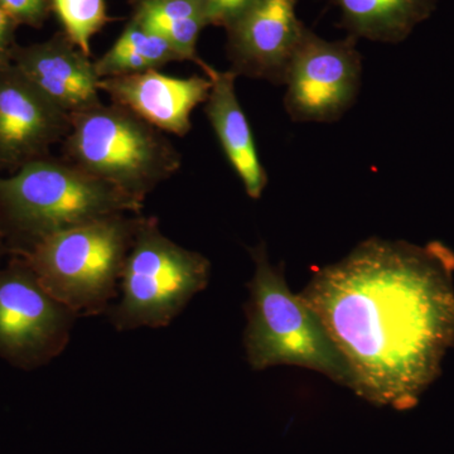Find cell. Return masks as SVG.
<instances>
[{
	"label": "cell",
	"instance_id": "cell-17",
	"mask_svg": "<svg viewBox=\"0 0 454 454\" xmlns=\"http://www.w3.org/2000/svg\"><path fill=\"white\" fill-rule=\"evenodd\" d=\"M64 33L74 46L91 57V40L109 23L106 0H49Z\"/></svg>",
	"mask_w": 454,
	"mask_h": 454
},
{
	"label": "cell",
	"instance_id": "cell-21",
	"mask_svg": "<svg viewBox=\"0 0 454 454\" xmlns=\"http://www.w3.org/2000/svg\"><path fill=\"white\" fill-rule=\"evenodd\" d=\"M5 247H7V243H5L4 235H3V232L0 231V255H2V253L4 252Z\"/></svg>",
	"mask_w": 454,
	"mask_h": 454
},
{
	"label": "cell",
	"instance_id": "cell-7",
	"mask_svg": "<svg viewBox=\"0 0 454 454\" xmlns=\"http://www.w3.org/2000/svg\"><path fill=\"white\" fill-rule=\"evenodd\" d=\"M76 318L22 260L0 270V357L12 365L31 370L59 356Z\"/></svg>",
	"mask_w": 454,
	"mask_h": 454
},
{
	"label": "cell",
	"instance_id": "cell-6",
	"mask_svg": "<svg viewBox=\"0 0 454 454\" xmlns=\"http://www.w3.org/2000/svg\"><path fill=\"white\" fill-rule=\"evenodd\" d=\"M210 276V260L167 238L154 217H143L122 270L121 300L107 309L110 322L118 331L167 327Z\"/></svg>",
	"mask_w": 454,
	"mask_h": 454
},
{
	"label": "cell",
	"instance_id": "cell-2",
	"mask_svg": "<svg viewBox=\"0 0 454 454\" xmlns=\"http://www.w3.org/2000/svg\"><path fill=\"white\" fill-rule=\"evenodd\" d=\"M142 210V202L66 158L49 155L0 176V231L11 252L90 221Z\"/></svg>",
	"mask_w": 454,
	"mask_h": 454
},
{
	"label": "cell",
	"instance_id": "cell-19",
	"mask_svg": "<svg viewBox=\"0 0 454 454\" xmlns=\"http://www.w3.org/2000/svg\"><path fill=\"white\" fill-rule=\"evenodd\" d=\"M249 3L250 0H206L211 25L226 28Z\"/></svg>",
	"mask_w": 454,
	"mask_h": 454
},
{
	"label": "cell",
	"instance_id": "cell-11",
	"mask_svg": "<svg viewBox=\"0 0 454 454\" xmlns=\"http://www.w3.org/2000/svg\"><path fill=\"white\" fill-rule=\"evenodd\" d=\"M211 79L205 74L176 77L160 71L100 79L98 88L112 104L129 110L155 129L186 136L192 129L191 115L206 103Z\"/></svg>",
	"mask_w": 454,
	"mask_h": 454
},
{
	"label": "cell",
	"instance_id": "cell-1",
	"mask_svg": "<svg viewBox=\"0 0 454 454\" xmlns=\"http://www.w3.org/2000/svg\"><path fill=\"white\" fill-rule=\"evenodd\" d=\"M452 253L367 239L317 271L301 298L373 405L413 408L454 345Z\"/></svg>",
	"mask_w": 454,
	"mask_h": 454
},
{
	"label": "cell",
	"instance_id": "cell-20",
	"mask_svg": "<svg viewBox=\"0 0 454 454\" xmlns=\"http://www.w3.org/2000/svg\"><path fill=\"white\" fill-rule=\"evenodd\" d=\"M17 26L16 20L0 7V62L11 61L12 52L14 50V31Z\"/></svg>",
	"mask_w": 454,
	"mask_h": 454
},
{
	"label": "cell",
	"instance_id": "cell-4",
	"mask_svg": "<svg viewBox=\"0 0 454 454\" xmlns=\"http://www.w3.org/2000/svg\"><path fill=\"white\" fill-rule=\"evenodd\" d=\"M250 254L255 269L247 284L244 348L252 369L304 367L351 389L345 358L301 295L293 294L282 267L271 264L265 244L253 247Z\"/></svg>",
	"mask_w": 454,
	"mask_h": 454
},
{
	"label": "cell",
	"instance_id": "cell-14",
	"mask_svg": "<svg viewBox=\"0 0 454 454\" xmlns=\"http://www.w3.org/2000/svg\"><path fill=\"white\" fill-rule=\"evenodd\" d=\"M340 12V26L355 38L382 43L405 41L432 16L439 0H328Z\"/></svg>",
	"mask_w": 454,
	"mask_h": 454
},
{
	"label": "cell",
	"instance_id": "cell-15",
	"mask_svg": "<svg viewBox=\"0 0 454 454\" xmlns=\"http://www.w3.org/2000/svg\"><path fill=\"white\" fill-rule=\"evenodd\" d=\"M133 20L162 35L184 61L205 62L197 56V41L203 28L211 25L206 0H142L134 3Z\"/></svg>",
	"mask_w": 454,
	"mask_h": 454
},
{
	"label": "cell",
	"instance_id": "cell-9",
	"mask_svg": "<svg viewBox=\"0 0 454 454\" xmlns=\"http://www.w3.org/2000/svg\"><path fill=\"white\" fill-rule=\"evenodd\" d=\"M298 0H250L226 27L227 56L238 76L284 85L307 27Z\"/></svg>",
	"mask_w": 454,
	"mask_h": 454
},
{
	"label": "cell",
	"instance_id": "cell-8",
	"mask_svg": "<svg viewBox=\"0 0 454 454\" xmlns=\"http://www.w3.org/2000/svg\"><path fill=\"white\" fill-rule=\"evenodd\" d=\"M357 38L327 41L306 28L286 73L284 107L293 121L333 122L354 106L363 56Z\"/></svg>",
	"mask_w": 454,
	"mask_h": 454
},
{
	"label": "cell",
	"instance_id": "cell-13",
	"mask_svg": "<svg viewBox=\"0 0 454 454\" xmlns=\"http://www.w3.org/2000/svg\"><path fill=\"white\" fill-rule=\"evenodd\" d=\"M203 73L211 79L205 113L227 160L243 182L250 199L259 200L268 184V175L260 162L252 128L236 97L234 71H217L206 64Z\"/></svg>",
	"mask_w": 454,
	"mask_h": 454
},
{
	"label": "cell",
	"instance_id": "cell-22",
	"mask_svg": "<svg viewBox=\"0 0 454 454\" xmlns=\"http://www.w3.org/2000/svg\"><path fill=\"white\" fill-rule=\"evenodd\" d=\"M134 3L142 2V0H133Z\"/></svg>",
	"mask_w": 454,
	"mask_h": 454
},
{
	"label": "cell",
	"instance_id": "cell-3",
	"mask_svg": "<svg viewBox=\"0 0 454 454\" xmlns=\"http://www.w3.org/2000/svg\"><path fill=\"white\" fill-rule=\"evenodd\" d=\"M142 220L140 215H112L62 230L11 253L74 315H98L107 312L110 301L118 295Z\"/></svg>",
	"mask_w": 454,
	"mask_h": 454
},
{
	"label": "cell",
	"instance_id": "cell-5",
	"mask_svg": "<svg viewBox=\"0 0 454 454\" xmlns=\"http://www.w3.org/2000/svg\"><path fill=\"white\" fill-rule=\"evenodd\" d=\"M64 152L66 160L142 203L182 164L162 131L115 104L71 115Z\"/></svg>",
	"mask_w": 454,
	"mask_h": 454
},
{
	"label": "cell",
	"instance_id": "cell-10",
	"mask_svg": "<svg viewBox=\"0 0 454 454\" xmlns=\"http://www.w3.org/2000/svg\"><path fill=\"white\" fill-rule=\"evenodd\" d=\"M70 115L47 100L11 61L0 62V172L49 157L70 130Z\"/></svg>",
	"mask_w": 454,
	"mask_h": 454
},
{
	"label": "cell",
	"instance_id": "cell-18",
	"mask_svg": "<svg viewBox=\"0 0 454 454\" xmlns=\"http://www.w3.org/2000/svg\"><path fill=\"white\" fill-rule=\"evenodd\" d=\"M0 7L16 20L17 25L38 27L49 12V0H0Z\"/></svg>",
	"mask_w": 454,
	"mask_h": 454
},
{
	"label": "cell",
	"instance_id": "cell-16",
	"mask_svg": "<svg viewBox=\"0 0 454 454\" xmlns=\"http://www.w3.org/2000/svg\"><path fill=\"white\" fill-rule=\"evenodd\" d=\"M179 61L184 59L168 41L131 18L115 43L95 61V70L106 79L160 70Z\"/></svg>",
	"mask_w": 454,
	"mask_h": 454
},
{
	"label": "cell",
	"instance_id": "cell-12",
	"mask_svg": "<svg viewBox=\"0 0 454 454\" xmlns=\"http://www.w3.org/2000/svg\"><path fill=\"white\" fill-rule=\"evenodd\" d=\"M11 62L27 82L70 118L101 104L95 62L65 33L42 43L14 47Z\"/></svg>",
	"mask_w": 454,
	"mask_h": 454
}]
</instances>
